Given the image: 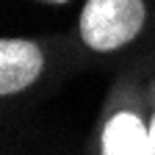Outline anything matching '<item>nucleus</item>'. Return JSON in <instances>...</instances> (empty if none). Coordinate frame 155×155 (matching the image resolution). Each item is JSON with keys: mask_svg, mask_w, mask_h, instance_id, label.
I'll return each mask as SVG.
<instances>
[{"mask_svg": "<svg viewBox=\"0 0 155 155\" xmlns=\"http://www.w3.org/2000/svg\"><path fill=\"white\" fill-rule=\"evenodd\" d=\"M144 25L141 0H89L81 14V36L94 50L127 45Z\"/></svg>", "mask_w": 155, "mask_h": 155, "instance_id": "nucleus-1", "label": "nucleus"}, {"mask_svg": "<svg viewBox=\"0 0 155 155\" xmlns=\"http://www.w3.org/2000/svg\"><path fill=\"white\" fill-rule=\"evenodd\" d=\"M147 155H155V116L150 122V150H147Z\"/></svg>", "mask_w": 155, "mask_h": 155, "instance_id": "nucleus-4", "label": "nucleus"}, {"mask_svg": "<svg viewBox=\"0 0 155 155\" xmlns=\"http://www.w3.org/2000/svg\"><path fill=\"white\" fill-rule=\"evenodd\" d=\"M150 130L136 114H116L103 130V155H147Z\"/></svg>", "mask_w": 155, "mask_h": 155, "instance_id": "nucleus-3", "label": "nucleus"}, {"mask_svg": "<svg viewBox=\"0 0 155 155\" xmlns=\"http://www.w3.org/2000/svg\"><path fill=\"white\" fill-rule=\"evenodd\" d=\"M45 67L42 50L25 39L0 42V94H14L31 86Z\"/></svg>", "mask_w": 155, "mask_h": 155, "instance_id": "nucleus-2", "label": "nucleus"}]
</instances>
